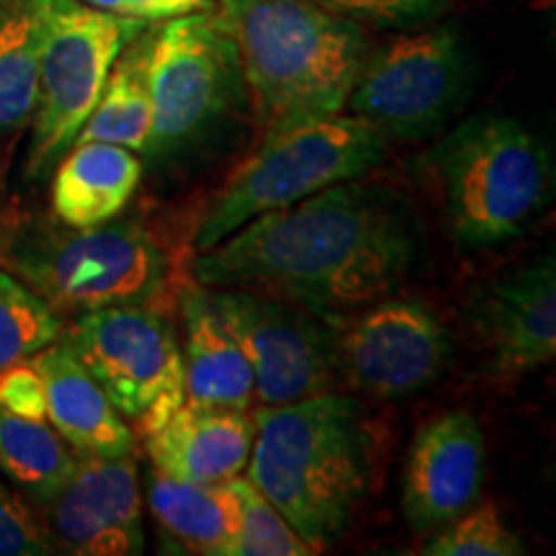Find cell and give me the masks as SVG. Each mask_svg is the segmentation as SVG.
<instances>
[{"mask_svg": "<svg viewBox=\"0 0 556 556\" xmlns=\"http://www.w3.org/2000/svg\"><path fill=\"white\" fill-rule=\"evenodd\" d=\"M9 238H11V227H9V222H5L3 214H0V255H3V248H5V242H9Z\"/></svg>", "mask_w": 556, "mask_h": 556, "instance_id": "cell-31", "label": "cell"}, {"mask_svg": "<svg viewBox=\"0 0 556 556\" xmlns=\"http://www.w3.org/2000/svg\"><path fill=\"white\" fill-rule=\"evenodd\" d=\"M240 497V526L229 556H309L315 554L307 541L266 497L248 482V477L232 479Z\"/></svg>", "mask_w": 556, "mask_h": 556, "instance_id": "cell-25", "label": "cell"}, {"mask_svg": "<svg viewBox=\"0 0 556 556\" xmlns=\"http://www.w3.org/2000/svg\"><path fill=\"white\" fill-rule=\"evenodd\" d=\"M338 387L379 400L407 397L433 384L451 361L441 317L415 299H379L358 315H332Z\"/></svg>", "mask_w": 556, "mask_h": 556, "instance_id": "cell-12", "label": "cell"}, {"mask_svg": "<svg viewBox=\"0 0 556 556\" xmlns=\"http://www.w3.org/2000/svg\"><path fill=\"white\" fill-rule=\"evenodd\" d=\"M263 129L345 109L368 54L353 18L317 0H219Z\"/></svg>", "mask_w": 556, "mask_h": 556, "instance_id": "cell-3", "label": "cell"}, {"mask_svg": "<svg viewBox=\"0 0 556 556\" xmlns=\"http://www.w3.org/2000/svg\"><path fill=\"white\" fill-rule=\"evenodd\" d=\"M78 456L47 420H29L0 407V471L37 505L58 495L78 467Z\"/></svg>", "mask_w": 556, "mask_h": 556, "instance_id": "cell-23", "label": "cell"}, {"mask_svg": "<svg viewBox=\"0 0 556 556\" xmlns=\"http://www.w3.org/2000/svg\"><path fill=\"white\" fill-rule=\"evenodd\" d=\"M426 556H523L526 546L495 505H471L467 513L451 520L422 546Z\"/></svg>", "mask_w": 556, "mask_h": 556, "instance_id": "cell-26", "label": "cell"}, {"mask_svg": "<svg viewBox=\"0 0 556 556\" xmlns=\"http://www.w3.org/2000/svg\"><path fill=\"white\" fill-rule=\"evenodd\" d=\"M83 3L148 24V21H168L184 16V13L201 11L206 9L208 0H83Z\"/></svg>", "mask_w": 556, "mask_h": 556, "instance_id": "cell-30", "label": "cell"}, {"mask_svg": "<svg viewBox=\"0 0 556 556\" xmlns=\"http://www.w3.org/2000/svg\"><path fill=\"white\" fill-rule=\"evenodd\" d=\"M420 225L387 186L343 180L261 214L201 250L193 278L250 289L317 312H348L392 296L420 261Z\"/></svg>", "mask_w": 556, "mask_h": 556, "instance_id": "cell-1", "label": "cell"}, {"mask_svg": "<svg viewBox=\"0 0 556 556\" xmlns=\"http://www.w3.org/2000/svg\"><path fill=\"white\" fill-rule=\"evenodd\" d=\"M148 505L168 536L189 554L229 556L240 526V497L232 482L199 484L152 469Z\"/></svg>", "mask_w": 556, "mask_h": 556, "instance_id": "cell-20", "label": "cell"}, {"mask_svg": "<svg viewBox=\"0 0 556 556\" xmlns=\"http://www.w3.org/2000/svg\"><path fill=\"white\" fill-rule=\"evenodd\" d=\"M180 317L186 400L197 405L250 409L255 402L253 371L242 348L208 304L201 283L180 291Z\"/></svg>", "mask_w": 556, "mask_h": 556, "instance_id": "cell-18", "label": "cell"}, {"mask_svg": "<svg viewBox=\"0 0 556 556\" xmlns=\"http://www.w3.org/2000/svg\"><path fill=\"white\" fill-rule=\"evenodd\" d=\"M484 435L454 409L417 430L402 471V513L415 533H435L477 505L484 484Z\"/></svg>", "mask_w": 556, "mask_h": 556, "instance_id": "cell-15", "label": "cell"}, {"mask_svg": "<svg viewBox=\"0 0 556 556\" xmlns=\"http://www.w3.org/2000/svg\"><path fill=\"white\" fill-rule=\"evenodd\" d=\"M52 544L83 556H135L144 548L142 495L131 456H78L50 503Z\"/></svg>", "mask_w": 556, "mask_h": 556, "instance_id": "cell-14", "label": "cell"}, {"mask_svg": "<svg viewBox=\"0 0 556 556\" xmlns=\"http://www.w3.org/2000/svg\"><path fill=\"white\" fill-rule=\"evenodd\" d=\"M152 139L144 155L176 157L229 114L242 88L232 39L217 13L168 18L144 39Z\"/></svg>", "mask_w": 556, "mask_h": 556, "instance_id": "cell-8", "label": "cell"}, {"mask_svg": "<svg viewBox=\"0 0 556 556\" xmlns=\"http://www.w3.org/2000/svg\"><path fill=\"white\" fill-rule=\"evenodd\" d=\"M39 31L41 0H0V142L37 106Z\"/></svg>", "mask_w": 556, "mask_h": 556, "instance_id": "cell-22", "label": "cell"}, {"mask_svg": "<svg viewBox=\"0 0 556 556\" xmlns=\"http://www.w3.org/2000/svg\"><path fill=\"white\" fill-rule=\"evenodd\" d=\"M62 332V315L9 268H0V371L29 361Z\"/></svg>", "mask_w": 556, "mask_h": 556, "instance_id": "cell-24", "label": "cell"}, {"mask_svg": "<svg viewBox=\"0 0 556 556\" xmlns=\"http://www.w3.org/2000/svg\"><path fill=\"white\" fill-rule=\"evenodd\" d=\"M469 58L456 29H428L368 50L345 106L384 137L422 142L446 127L469 90Z\"/></svg>", "mask_w": 556, "mask_h": 556, "instance_id": "cell-10", "label": "cell"}, {"mask_svg": "<svg viewBox=\"0 0 556 556\" xmlns=\"http://www.w3.org/2000/svg\"><path fill=\"white\" fill-rule=\"evenodd\" d=\"M467 323L490 353L497 377H523L556 356L554 253L479 283L467 299Z\"/></svg>", "mask_w": 556, "mask_h": 556, "instance_id": "cell-13", "label": "cell"}, {"mask_svg": "<svg viewBox=\"0 0 556 556\" xmlns=\"http://www.w3.org/2000/svg\"><path fill=\"white\" fill-rule=\"evenodd\" d=\"M317 3L348 18L413 26L441 16L448 9L451 0H317Z\"/></svg>", "mask_w": 556, "mask_h": 556, "instance_id": "cell-28", "label": "cell"}, {"mask_svg": "<svg viewBox=\"0 0 556 556\" xmlns=\"http://www.w3.org/2000/svg\"><path fill=\"white\" fill-rule=\"evenodd\" d=\"M45 381L47 420L80 456H131L135 430L116 413L99 381L80 364L65 338L29 358Z\"/></svg>", "mask_w": 556, "mask_h": 556, "instance_id": "cell-17", "label": "cell"}, {"mask_svg": "<svg viewBox=\"0 0 556 556\" xmlns=\"http://www.w3.org/2000/svg\"><path fill=\"white\" fill-rule=\"evenodd\" d=\"M0 407L29 420H47L45 381L31 361H21L0 371Z\"/></svg>", "mask_w": 556, "mask_h": 556, "instance_id": "cell-29", "label": "cell"}, {"mask_svg": "<svg viewBox=\"0 0 556 556\" xmlns=\"http://www.w3.org/2000/svg\"><path fill=\"white\" fill-rule=\"evenodd\" d=\"M422 165L462 248L486 250L516 242L552 204V152L510 116L484 114L458 124Z\"/></svg>", "mask_w": 556, "mask_h": 556, "instance_id": "cell-4", "label": "cell"}, {"mask_svg": "<svg viewBox=\"0 0 556 556\" xmlns=\"http://www.w3.org/2000/svg\"><path fill=\"white\" fill-rule=\"evenodd\" d=\"M142 180L135 150L111 142H75L52 178L54 219L70 227H96L119 217Z\"/></svg>", "mask_w": 556, "mask_h": 556, "instance_id": "cell-19", "label": "cell"}, {"mask_svg": "<svg viewBox=\"0 0 556 556\" xmlns=\"http://www.w3.org/2000/svg\"><path fill=\"white\" fill-rule=\"evenodd\" d=\"M111 142L144 155L152 139V101L144 70V41L124 47L111 67L101 99L75 142Z\"/></svg>", "mask_w": 556, "mask_h": 556, "instance_id": "cell-21", "label": "cell"}, {"mask_svg": "<svg viewBox=\"0 0 556 556\" xmlns=\"http://www.w3.org/2000/svg\"><path fill=\"white\" fill-rule=\"evenodd\" d=\"M62 338L142 438L186 402L184 353L160 309L116 304L80 312Z\"/></svg>", "mask_w": 556, "mask_h": 556, "instance_id": "cell-9", "label": "cell"}, {"mask_svg": "<svg viewBox=\"0 0 556 556\" xmlns=\"http://www.w3.org/2000/svg\"><path fill=\"white\" fill-rule=\"evenodd\" d=\"M387 148L379 129L343 111L266 129L261 148L242 160L212 199L193 248L201 253L261 214L366 176L384 160Z\"/></svg>", "mask_w": 556, "mask_h": 556, "instance_id": "cell-6", "label": "cell"}, {"mask_svg": "<svg viewBox=\"0 0 556 556\" xmlns=\"http://www.w3.org/2000/svg\"><path fill=\"white\" fill-rule=\"evenodd\" d=\"M206 289L208 304L245 353L261 405L336 392L332 315L250 289Z\"/></svg>", "mask_w": 556, "mask_h": 556, "instance_id": "cell-11", "label": "cell"}, {"mask_svg": "<svg viewBox=\"0 0 556 556\" xmlns=\"http://www.w3.org/2000/svg\"><path fill=\"white\" fill-rule=\"evenodd\" d=\"M253 413L186 400L144 435L152 469L199 484H227L242 475L253 451Z\"/></svg>", "mask_w": 556, "mask_h": 556, "instance_id": "cell-16", "label": "cell"}, {"mask_svg": "<svg viewBox=\"0 0 556 556\" xmlns=\"http://www.w3.org/2000/svg\"><path fill=\"white\" fill-rule=\"evenodd\" d=\"M144 21L83 0H41L39 90L24 176L39 184L73 148L101 99L111 67Z\"/></svg>", "mask_w": 556, "mask_h": 556, "instance_id": "cell-7", "label": "cell"}, {"mask_svg": "<svg viewBox=\"0 0 556 556\" xmlns=\"http://www.w3.org/2000/svg\"><path fill=\"white\" fill-rule=\"evenodd\" d=\"M0 261L58 315L116 304L160 309L168 294V255L139 219L37 222L11 232Z\"/></svg>", "mask_w": 556, "mask_h": 556, "instance_id": "cell-5", "label": "cell"}, {"mask_svg": "<svg viewBox=\"0 0 556 556\" xmlns=\"http://www.w3.org/2000/svg\"><path fill=\"white\" fill-rule=\"evenodd\" d=\"M52 552L50 533H45L24 500L0 484V556H45Z\"/></svg>", "mask_w": 556, "mask_h": 556, "instance_id": "cell-27", "label": "cell"}, {"mask_svg": "<svg viewBox=\"0 0 556 556\" xmlns=\"http://www.w3.org/2000/svg\"><path fill=\"white\" fill-rule=\"evenodd\" d=\"M248 482L317 552L351 523L366 495L368 438L358 402L323 392L289 405H261Z\"/></svg>", "mask_w": 556, "mask_h": 556, "instance_id": "cell-2", "label": "cell"}]
</instances>
